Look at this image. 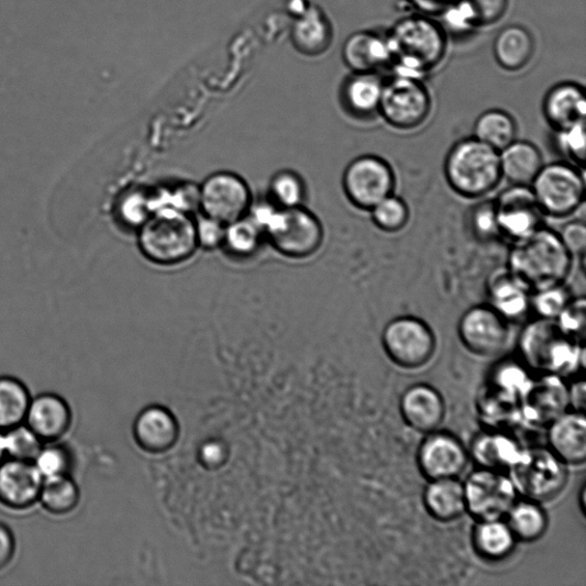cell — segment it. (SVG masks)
Masks as SVG:
<instances>
[{"label":"cell","mask_w":586,"mask_h":586,"mask_svg":"<svg viewBox=\"0 0 586 586\" xmlns=\"http://www.w3.org/2000/svg\"><path fill=\"white\" fill-rule=\"evenodd\" d=\"M226 223H223L207 214H202L195 220V230H197V237L199 246L207 250H214L223 246L226 236Z\"/></svg>","instance_id":"48"},{"label":"cell","mask_w":586,"mask_h":586,"mask_svg":"<svg viewBox=\"0 0 586 586\" xmlns=\"http://www.w3.org/2000/svg\"><path fill=\"white\" fill-rule=\"evenodd\" d=\"M543 113L554 132L585 122L584 89L574 82H563L552 88L544 99Z\"/></svg>","instance_id":"26"},{"label":"cell","mask_w":586,"mask_h":586,"mask_svg":"<svg viewBox=\"0 0 586 586\" xmlns=\"http://www.w3.org/2000/svg\"><path fill=\"white\" fill-rule=\"evenodd\" d=\"M557 234L573 257H585L586 228L583 220L570 221Z\"/></svg>","instance_id":"49"},{"label":"cell","mask_w":586,"mask_h":586,"mask_svg":"<svg viewBox=\"0 0 586 586\" xmlns=\"http://www.w3.org/2000/svg\"><path fill=\"white\" fill-rule=\"evenodd\" d=\"M24 422L43 442H53L70 429L71 411L63 398L46 394L31 401Z\"/></svg>","instance_id":"24"},{"label":"cell","mask_w":586,"mask_h":586,"mask_svg":"<svg viewBox=\"0 0 586 586\" xmlns=\"http://www.w3.org/2000/svg\"><path fill=\"white\" fill-rule=\"evenodd\" d=\"M384 355L397 368L421 372L431 365L438 354L439 342L434 330L416 317L390 320L380 333Z\"/></svg>","instance_id":"6"},{"label":"cell","mask_w":586,"mask_h":586,"mask_svg":"<svg viewBox=\"0 0 586 586\" xmlns=\"http://www.w3.org/2000/svg\"><path fill=\"white\" fill-rule=\"evenodd\" d=\"M500 237L519 243L543 228V217L532 187L511 185L495 200Z\"/></svg>","instance_id":"15"},{"label":"cell","mask_w":586,"mask_h":586,"mask_svg":"<svg viewBox=\"0 0 586 586\" xmlns=\"http://www.w3.org/2000/svg\"><path fill=\"white\" fill-rule=\"evenodd\" d=\"M467 517L473 522L505 519L519 498L508 473L477 467L463 482Z\"/></svg>","instance_id":"10"},{"label":"cell","mask_w":586,"mask_h":586,"mask_svg":"<svg viewBox=\"0 0 586 586\" xmlns=\"http://www.w3.org/2000/svg\"><path fill=\"white\" fill-rule=\"evenodd\" d=\"M79 497L77 485L68 474H65L44 479L40 500L49 513L64 516L77 508Z\"/></svg>","instance_id":"36"},{"label":"cell","mask_w":586,"mask_h":586,"mask_svg":"<svg viewBox=\"0 0 586 586\" xmlns=\"http://www.w3.org/2000/svg\"><path fill=\"white\" fill-rule=\"evenodd\" d=\"M578 500H579V511H581V515L583 517V519H585V506H586V500H585V497H586V486H585V483L582 485L581 489H579V493H578Z\"/></svg>","instance_id":"53"},{"label":"cell","mask_w":586,"mask_h":586,"mask_svg":"<svg viewBox=\"0 0 586 586\" xmlns=\"http://www.w3.org/2000/svg\"><path fill=\"white\" fill-rule=\"evenodd\" d=\"M501 177L510 185L532 186L544 166L541 151L533 143L517 141L499 152Z\"/></svg>","instance_id":"28"},{"label":"cell","mask_w":586,"mask_h":586,"mask_svg":"<svg viewBox=\"0 0 586 586\" xmlns=\"http://www.w3.org/2000/svg\"><path fill=\"white\" fill-rule=\"evenodd\" d=\"M374 225L387 234L401 232L408 225L410 211L407 203L395 194L380 201L371 211Z\"/></svg>","instance_id":"39"},{"label":"cell","mask_w":586,"mask_h":586,"mask_svg":"<svg viewBox=\"0 0 586 586\" xmlns=\"http://www.w3.org/2000/svg\"><path fill=\"white\" fill-rule=\"evenodd\" d=\"M457 336L471 355L494 358L508 350L512 339L511 323L488 303H480L463 313L457 324Z\"/></svg>","instance_id":"12"},{"label":"cell","mask_w":586,"mask_h":586,"mask_svg":"<svg viewBox=\"0 0 586 586\" xmlns=\"http://www.w3.org/2000/svg\"><path fill=\"white\" fill-rule=\"evenodd\" d=\"M570 410L585 413L586 408V383L584 376L573 378L568 383Z\"/></svg>","instance_id":"50"},{"label":"cell","mask_w":586,"mask_h":586,"mask_svg":"<svg viewBox=\"0 0 586 586\" xmlns=\"http://www.w3.org/2000/svg\"><path fill=\"white\" fill-rule=\"evenodd\" d=\"M203 214L223 223H232L244 215L253 204L247 184L232 173L209 176L199 188Z\"/></svg>","instance_id":"16"},{"label":"cell","mask_w":586,"mask_h":586,"mask_svg":"<svg viewBox=\"0 0 586 586\" xmlns=\"http://www.w3.org/2000/svg\"><path fill=\"white\" fill-rule=\"evenodd\" d=\"M471 231L484 242L500 237L495 201L487 200L474 207L469 214Z\"/></svg>","instance_id":"45"},{"label":"cell","mask_w":586,"mask_h":586,"mask_svg":"<svg viewBox=\"0 0 586 586\" xmlns=\"http://www.w3.org/2000/svg\"><path fill=\"white\" fill-rule=\"evenodd\" d=\"M534 51L533 36L520 25L507 26L494 44L497 64L508 71L523 69L532 60Z\"/></svg>","instance_id":"31"},{"label":"cell","mask_w":586,"mask_h":586,"mask_svg":"<svg viewBox=\"0 0 586 586\" xmlns=\"http://www.w3.org/2000/svg\"><path fill=\"white\" fill-rule=\"evenodd\" d=\"M432 99L420 78L399 75L384 81L378 114L400 131L421 128L430 118Z\"/></svg>","instance_id":"11"},{"label":"cell","mask_w":586,"mask_h":586,"mask_svg":"<svg viewBox=\"0 0 586 586\" xmlns=\"http://www.w3.org/2000/svg\"><path fill=\"white\" fill-rule=\"evenodd\" d=\"M519 360L534 374L576 378L585 372V345L567 336L554 320L538 319L521 331Z\"/></svg>","instance_id":"1"},{"label":"cell","mask_w":586,"mask_h":586,"mask_svg":"<svg viewBox=\"0 0 586 586\" xmlns=\"http://www.w3.org/2000/svg\"><path fill=\"white\" fill-rule=\"evenodd\" d=\"M305 194L303 183L295 173H278L272 179V202L278 208L288 209L301 207Z\"/></svg>","instance_id":"41"},{"label":"cell","mask_w":586,"mask_h":586,"mask_svg":"<svg viewBox=\"0 0 586 586\" xmlns=\"http://www.w3.org/2000/svg\"><path fill=\"white\" fill-rule=\"evenodd\" d=\"M555 134L556 146L561 153L568 159V163L584 172L586 161L585 122L557 131Z\"/></svg>","instance_id":"44"},{"label":"cell","mask_w":586,"mask_h":586,"mask_svg":"<svg viewBox=\"0 0 586 586\" xmlns=\"http://www.w3.org/2000/svg\"><path fill=\"white\" fill-rule=\"evenodd\" d=\"M331 26L319 11L307 14L297 25L296 40L302 48L311 53L325 51L331 43Z\"/></svg>","instance_id":"38"},{"label":"cell","mask_w":586,"mask_h":586,"mask_svg":"<svg viewBox=\"0 0 586 586\" xmlns=\"http://www.w3.org/2000/svg\"><path fill=\"white\" fill-rule=\"evenodd\" d=\"M343 55L355 74L376 73L390 64L386 40L369 32L353 34L344 45Z\"/></svg>","instance_id":"29"},{"label":"cell","mask_w":586,"mask_h":586,"mask_svg":"<svg viewBox=\"0 0 586 586\" xmlns=\"http://www.w3.org/2000/svg\"><path fill=\"white\" fill-rule=\"evenodd\" d=\"M571 299L564 285L554 286L532 294L530 309L540 319L555 320L566 309Z\"/></svg>","instance_id":"42"},{"label":"cell","mask_w":586,"mask_h":586,"mask_svg":"<svg viewBox=\"0 0 586 586\" xmlns=\"http://www.w3.org/2000/svg\"><path fill=\"white\" fill-rule=\"evenodd\" d=\"M539 376L527 390L520 408L521 427L529 430H545L556 417L570 410L566 379Z\"/></svg>","instance_id":"17"},{"label":"cell","mask_w":586,"mask_h":586,"mask_svg":"<svg viewBox=\"0 0 586 586\" xmlns=\"http://www.w3.org/2000/svg\"><path fill=\"white\" fill-rule=\"evenodd\" d=\"M519 497L550 504L560 497L570 484L571 473L561 458L548 446H527L522 458L509 471Z\"/></svg>","instance_id":"7"},{"label":"cell","mask_w":586,"mask_h":586,"mask_svg":"<svg viewBox=\"0 0 586 586\" xmlns=\"http://www.w3.org/2000/svg\"><path fill=\"white\" fill-rule=\"evenodd\" d=\"M44 479L65 476L71 467L70 454L58 445L43 446L34 461Z\"/></svg>","instance_id":"46"},{"label":"cell","mask_w":586,"mask_h":586,"mask_svg":"<svg viewBox=\"0 0 586 586\" xmlns=\"http://www.w3.org/2000/svg\"><path fill=\"white\" fill-rule=\"evenodd\" d=\"M3 434L8 458L34 462L44 446V442L23 424L10 429Z\"/></svg>","instance_id":"40"},{"label":"cell","mask_w":586,"mask_h":586,"mask_svg":"<svg viewBox=\"0 0 586 586\" xmlns=\"http://www.w3.org/2000/svg\"><path fill=\"white\" fill-rule=\"evenodd\" d=\"M15 541L11 530L0 523V570L5 568L13 560Z\"/></svg>","instance_id":"52"},{"label":"cell","mask_w":586,"mask_h":586,"mask_svg":"<svg viewBox=\"0 0 586 586\" xmlns=\"http://www.w3.org/2000/svg\"><path fill=\"white\" fill-rule=\"evenodd\" d=\"M488 305L509 323L522 321L529 312L532 292L507 270L496 275L488 286Z\"/></svg>","instance_id":"27"},{"label":"cell","mask_w":586,"mask_h":586,"mask_svg":"<svg viewBox=\"0 0 586 586\" xmlns=\"http://www.w3.org/2000/svg\"><path fill=\"white\" fill-rule=\"evenodd\" d=\"M518 125L505 110L490 109L479 117L474 125V137L497 152L517 141Z\"/></svg>","instance_id":"34"},{"label":"cell","mask_w":586,"mask_h":586,"mask_svg":"<svg viewBox=\"0 0 586 586\" xmlns=\"http://www.w3.org/2000/svg\"><path fill=\"white\" fill-rule=\"evenodd\" d=\"M444 177L462 199H484L504 180L499 152L474 136L463 139L445 157Z\"/></svg>","instance_id":"4"},{"label":"cell","mask_w":586,"mask_h":586,"mask_svg":"<svg viewBox=\"0 0 586 586\" xmlns=\"http://www.w3.org/2000/svg\"><path fill=\"white\" fill-rule=\"evenodd\" d=\"M509 0H457L443 15L457 30L487 26L505 16Z\"/></svg>","instance_id":"32"},{"label":"cell","mask_w":586,"mask_h":586,"mask_svg":"<svg viewBox=\"0 0 586 586\" xmlns=\"http://www.w3.org/2000/svg\"><path fill=\"white\" fill-rule=\"evenodd\" d=\"M585 299L583 297L571 299L566 309L554 321L571 339L584 342L585 338Z\"/></svg>","instance_id":"47"},{"label":"cell","mask_w":586,"mask_h":586,"mask_svg":"<svg viewBox=\"0 0 586 586\" xmlns=\"http://www.w3.org/2000/svg\"><path fill=\"white\" fill-rule=\"evenodd\" d=\"M546 430L548 449L570 467L586 463L585 413L567 410L556 417Z\"/></svg>","instance_id":"21"},{"label":"cell","mask_w":586,"mask_h":586,"mask_svg":"<svg viewBox=\"0 0 586 586\" xmlns=\"http://www.w3.org/2000/svg\"><path fill=\"white\" fill-rule=\"evenodd\" d=\"M139 248L152 263L164 266L187 262L199 243L195 220L190 214L174 211H156L139 229Z\"/></svg>","instance_id":"5"},{"label":"cell","mask_w":586,"mask_h":586,"mask_svg":"<svg viewBox=\"0 0 586 586\" xmlns=\"http://www.w3.org/2000/svg\"><path fill=\"white\" fill-rule=\"evenodd\" d=\"M530 187L544 217L568 218L585 202L584 172L568 162L544 164Z\"/></svg>","instance_id":"9"},{"label":"cell","mask_w":586,"mask_h":586,"mask_svg":"<svg viewBox=\"0 0 586 586\" xmlns=\"http://www.w3.org/2000/svg\"><path fill=\"white\" fill-rule=\"evenodd\" d=\"M265 237L264 231L247 214L229 223L223 246L236 257H248L256 254Z\"/></svg>","instance_id":"37"},{"label":"cell","mask_w":586,"mask_h":586,"mask_svg":"<svg viewBox=\"0 0 586 586\" xmlns=\"http://www.w3.org/2000/svg\"><path fill=\"white\" fill-rule=\"evenodd\" d=\"M119 212L129 226L141 229L154 213L152 192L141 189L128 191L119 206Z\"/></svg>","instance_id":"43"},{"label":"cell","mask_w":586,"mask_h":586,"mask_svg":"<svg viewBox=\"0 0 586 586\" xmlns=\"http://www.w3.org/2000/svg\"><path fill=\"white\" fill-rule=\"evenodd\" d=\"M467 449L477 467L509 473L522 458L527 445L509 432L484 430L473 435Z\"/></svg>","instance_id":"20"},{"label":"cell","mask_w":586,"mask_h":586,"mask_svg":"<svg viewBox=\"0 0 586 586\" xmlns=\"http://www.w3.org/2000/svg\"><path fill=\"white\" fill-rule=\"evenodd\" d=\"M516 540L522 544L539 542L548 533L550 520L543 505L518 498L505 518Z\"/></svg>","instance_id":"30"},{"label":"cell","mask_w":586,"mask_h":586,"mask_svg":"<svg viewBox=\"0 0 586 586\" xmlns=\"http://www.w3.org/2000/svg\"><path fill=\"white\" fill-rule=\"evenodd\" d=\"M573 261L560 234L542 228L534 235L513 244L508 257V272L534 294L564 285Z\"/></svg>","instance_id":"2"},{"label":"cell","mask_w":586,"mask_h":586,"mask_svg":"<svg viewBox=\"0 0 586 586\" xmlns=\"http://www.w3.org/2000/svg\"><path fill=\"white\" fill-rule=\"evenodd\" d=\"M469 544L474 555L486 567H496L510 560L519 542L505 519L473 522Z\"/></svg>","instance_id":"23"},{"label":"cell","mask_w":586,"mask_h":586,"mask_svg":"<svg viewBox=\"0 0 586 586\" xmlns=\"http://www.w3.org/2000/svg\"><path fill=\"white\" fill-rule=\"evenodd\" d=\"M399 407L406 424L421 434L442 430L449 418V402L440 388L428 380L417 379L406 386Z\"/></svg>","instance_id":"18"},{"label":"cell","mask_w":586,"mask_h":586,"mask_svg":"<svg viewBox=\"0 0 586 586\" xmlns=\"http://www.w3.org/2000/svg\"><path fill=\"white\" fill-rule=\"evenodd\" d=\"M409 3L424 15L436 16L443 15L457 3V0H409Z\"/></svg>","instance_id":"51"},{"label":"cell","mask_w":586,"mask_h":586,"mask_svg":"<svg viewBox=\"0 0 586 586\" xmlns=\"http://www.w3.org/2000/svg\"><path fill=\"white\" fill-rule=\"evenodd\" d=\"M265 236L281 255L306 259L322 246L324 230L319 218L309 210L276 208L267 222Z\"/></svg>","instance_id":"8"},{"label":"cell","mask_w":586,"mask_h":586,"mask_svg":"<svg viewBox=\"0 0 586 586\" xmlns=\"http://www.w3.org/2000/svg\"><path fill=\"white\" fill-rule=\"evenodd\" d=\"M7 458L5 446H4V434L0 431V464H2Z\"/></svg>","instance_id":"54"},{"label":"cell","mask_w":586,"mask_h":586,"mask_svg":"<svg viewBox=\"0 0 586 586\" xmlns=\"http://www.w3.org/2000/svg\"><path fill=\"white\" fill-rule=\"evenodd\" d=\"M390 64L400 75L420 78L435 68L446 52L445 33L428 15L407 16L398 21L385 38Z\"/></svg>","instance_id":"3"},{"label":"cell","mask_w":586,"mask_h":586,"mask_svg":"<svg viewBox=\"0 0 586 586\" xmlns=\"http://www.w3.org/2000/svg\"><path fill=\"white\" fill-rule=\"evenodd\" d=\"M425 513L435 523L457 527L471 520L466 513L463 482L461 479H439L428 482L421 494Z\"/></svg>","instance_id":"22"},{"label":"cell","mask_w":586,"mask_h":586,"mask_svg":"<svg viewBox=\"0 0 586 586\" xmlns=\"http://www.w3.org/2000/svg\"><path fill=\"white\" fill-rule=\"evenodd\" d=\"M343 187L356 209L371 211L395 194L396 176L385 159L374 155L360 156L346 167Z\"/></svg>","instance_id":"14"},{"label":"cell","mask_w":586,"mask_h":586,"mask_svg":"<svg viewBox=\"0 0 586 586\" xmlns=\"http://www.w3.org/2000/svg\"><path fill=\"white\" fill-rule=\"evenodd\" d=\"M44 478L34 462L8 458L0 464V504L25 510L40 500Z\"/></svg>","instance_id":"19"},{"label":"cell","mask_w":586,"mask_h":586,"mask_svg":"<svg viewBox=\"0 0 586 586\" xmlns=\"http://www.w3.org/2000/svg\"><path fill=\"white\" fill-rule=\"evenodd\" d=\"M139 446L153 454L173 449L179 439V425L174 414L162 407H151L139 414L134 424Z\"/></svg>","instance_id":"25"},{"label":"cell","mask_w":586,"mask_h":586,"mask_svg":"<svg viewBox=\"0 0 586 586\" xmlns=\"http://www.w3.org/2000/svg\"><path fill=\"white\" fill-rule=\"evenodd\" d=\"M384 81L376 73L355 74L344 89L345 103L358 118L378 114Z\"/></svg>","instance_id":"33"},{"label":"cell","mask_w":586,"mask_h":586,"mask_svg":"<svg viewBox=\"0 0 586 586\" xmlns=\"http://www.w3.org/2000/svg\"><path fill=\"white\" fill-rule=\"evenodd\" d=\"M469 462L467 444L443 429L424 435L416 454L417 468L427 482L461 479Z\"/></svg>","instance_id":"13"},{"label":"cell","mask_w":586,"mask_h":586,"mask_svg":"<svg viewBox=\"0 0 586 586\" xmlns=\"http://www.w3.org/2000/svg\"><path fill=\"white\" fill-rule=\"evenodd\" d=\"M31 396L26 387L12 377H0V431L23 424Z\"/></svg>","instance_id":"35"}]
</instances>
